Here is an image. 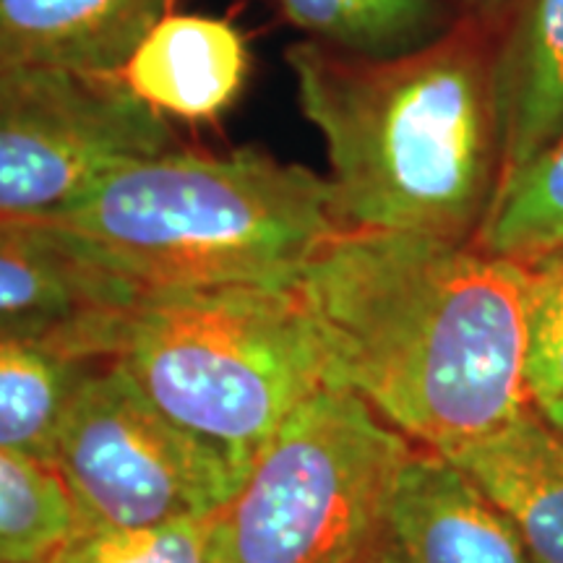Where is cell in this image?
<instances>
[{
	"label": "cell",
	"mask_w": 563,
	"mask_h": 563,
	"mask_svg": "<svg viewBox=\"0 0 563 563\" xmlns=\"http://www.w3.org/2000/svg\"><path fill=\"white\" fill-rule=\"evenodd\" d=\"M532 269L475 243L342 232L295 282L332 384L418 449L452 454L532 405Z\"/></svg>",
	"instance_id": "cell-1"
},
{
	"label": "cell",
	"mask_w": 563,
	"mask_h": 563,
	"mask_svg": "<svg viewBox=\"0 0 563 563\" xmlns=\"http://www.w3.org/2000/svg\"><path fill=\"white\" fill-rule=\"evenodd\" d=\"M285 60L344 230L475 241L501 175L481 26L389 58L302 40Z\"/></svg>",
	"instance_id": "cell-2"
},
{
	"label": "cell",
	"mask_w": 563,
	"mask_h": 563,
	"mask_svg": "<svg viewBox=\"0 0 563 563\" xmlns=\"http://www.w3.org/2000/svg\"><path fill=\"white\" fill-rule=\"evenodd\" d=\"M51 222L141 292L295 285L347 232L327 178L253 146L131 157Z\"/></svg>",
	"instance_id": "cell-3"
},
{
	"label": "cell",
	"mask_w": 563,
	"mask_h": 563,
	"mask_svg": "<svg viewBox=\"0 0 563 563\" xmlns=\"http://www.w3.org/2000/svg\"><path fill=\"white\" fill-rule=\"evenodd\" d=\"M115 361L243 475L285 420L332 384L295 285L144 290L123 316Z\"/></svg>",
	"instance_id": "cell-4"
},
{
	"label": "cell",
	"mask_w": 563,
	"mask_h": 563,
	"mask_svg": "<svg viewBox=\"0 0 563 563\" xmlns=\"http://www.w3.org/2000/svg\"><path fill=\"white\" fill-rule=\"evenodd\" d=\"M415 449L355 391L323 386L209 517L211 563H373Z\"/></svg>",
	"instance_id": "cell-5"
},
{
	"label": "cell",
	"mask_w": 563,
	"mask_h": 563,
	"mask_svg": "<svg viewBox=\"0 0 563 563\" xmlns=\"http://www.w3.org/2000/svg\"><path fill=\"white\" fill-rule=\"evenodd\" d=\"M53 470L76 527L95 530L209 519L245 477L220 449L167 418L118 361L97 368L76 394Z\"/></svg>",
	"instance_id": "cell-6"
},
{
	"label": "cell",
	"mask_w": 563,
	"mask_h": 563,
	"mask_svg": "<svg viewBox=\"0 0 563 563\" xmlns=\"http://www.w3.org/2000/svg\"><path fill=\"white\" fill-rule=\"evenodd\" d=\"M173 141L118 76L0 68V214L51 222L112 167Z\"/></svg>",
	"instance_id": "cell-7"
},
{
	"label": "cell",
	"mask_w": 563,
	"mask_h": 563,
	"mask_svg": "<svg viewBox=\"0 0 563 563\" xmlns=\"http://www.w3.org/2000/svg\"><path fill=\"white\" fill-rule=\"evenodd\" d=\"M125 308L0 319V449L53 467L84 382L118 357Z\"/></svg>",
	"instance_id": "cell-8"
},
{
	"label": "cell",
	"mask_w": 563,
	"mask_h": 563,
	"mask_svg": "<svg viewBox=\"0 0 563 563\" xmlns=\"http://www.w3.org/2000/svg\"><path fill=\"white\" fill-rule=\"evenodd\" d=\"M373 563H532L509 519L446 456L415 449Z\"/></svg>",
	"instance_id": "cell-9"
},
{
	"label": "cell",
	"mask_w": 563,
	"mask_h": 563,
	"mask_svg": "<svg viewBox=\"0 0 563 563\" xmlns=\"http://www.w3.org/2000/svg\"><path fill=\"white\" fill-rule=\"evenodd\" d=\"M249 68V42L232 21L170 11L139 40L118 79L162 118L214 123L243 95Z\"/></svg>",
	"instance_id": "cell-10"
},
{
	"label": "cell",
	"mask_w": 563,
	"mask_h": 563,
	"mask_svg": "<svg viewBox=\"0 0 563 563\" xmlns=\"http://www.w3.org/2000/svg\"><path fill=\"white\" fill-rule=\"evenodd\" d=\"M441 456L509 519L532 563H563V435L538 407Z\"/></svg>",
	"instance_id": "cell-11"
},
{
	"label": "cell",
	"mask_w": 563,
	"mask_h": 563,
	"mask_svg": "<svg viewBox=\"0 0 563 563\" xmlns=\"http://www.w3.org/2000/svg\"><path fill=\"white\" fill-rule=\"evenodd\" d=\"M490 97L501 183L563 131V0H522L490 51Z\"/></svg>",
	"instance_id": "cell-12"
},
{
	"label": "cell",
	"mask_w": 563,
	"mask_h": 563,
	"mask_svg": "<svg viewBox=\"0 0 563 563\" xmlns=\"http://www.w3.org/2000/svg\"><path fill=\"white\" fill-rule=\"evenodd\" d=\"M175 0H0V68L118 76Z\"/></svg>",
	"instance_id": "cell-13"
},
{
	"label": "cell",
	"mask_w": 563,
	"mask_h": 563,
	"mask_svg": "<svg viewBox=\"0 0 563 563\" xmlns=\"http://www.w3.org/2000/svg\"><path fill=\"white\" fill-rule=\"evenodd\" d=\"M139 295L58 224L0 214V319L125 308Z\"/></svg>",
	"instance_id": "cell-14"
},
{
	"label": "cell",
	"mask_w": 563,
	"mask_h": 563,
	"mask_svg": "<svg viewBox=\"0 0 563 563\" xmlns=\"http://www.w3.org/2000/svg\"><path fill=\"white\" fill-rule=\"evenodd\" d=\"M279 9L316 42L336 51L389 58L449 32L441 0H277Z\"/></svg>",
	"instance_id": "cell-15"
},
{
	"label": "cell",
	"mask_w": 563,
	"mask_h": 563,
	"mask_svg": "<svg viewBox=\"0 0 563 563\" xmlns=\"http://www.w3.org/2000/svg\"><path fill=\"white\" fill-rule=\"evenodd\" d=\"M477 249L496 256L530 258L563 245V131L530 165L498 183L477 230Z\"/></svg>",
	"instance_id": "cell-16"
},
{
	"label": "cell",
	"mask_w": 563,
	"mask_h": 563,
	"mask_svg": "<svg viewBox=\"0 0 563 563\" xmlns=\"http://www.w3.org/2000/svg\"><path fill=\"white\" fill-rule=\"evenodd\" d=\"M74 527V506L51 464L0 449V563H51Z\"/></svg>",
	"instance_id": "cell-17"
},
{
	"label": "cell",
	"mask_w": 563,
	"mask_h": 563,
	"mask_svg": "<svg viewBox=\"0 0 563 563\" xmlns=\"http://www.w3.org/2000/svg\"><path fill=\"white\" fill-rule=\"evenodd\" d=\"M51 563H211L209 519L139 530L74 527Z\"/></svg>",
	"instance_id": "cell-18"
},
{
	"label": "cell",
	"mask_w": 563,
	"mask_h": 563,
	"mask_svg": "<svg viewBox=\"0 0 563 563\" xmlns=\"http://www.w3.org/2000/svg\"><path fill=\"white\" fill-rule=\"evenodd\" d=\"M527 264L532 282L525 323V386L540 410L563 399V249Z\"/></svg>",
	"instance_id": "cell-19"
},
{
	"label": "cell",
	"mask_w": 563,
	"mask_h": 563,
	"mask_svg": "<svg viewBox=\"0 0 563 563\" xmlns=\"http://www.w3.org/2000/svg\"><path fill=\"white\" fill-rule=\"evenodd\" d=\"M540 415H543V418L551 422L555 431L563 435V399H559V402H551V405L540 407Z\"/></svg>",
	"instance_id": "cell-20"
},
{
	"label": "cell",
	"mask_w": 563,
	"mask_h": 563,
	"mask_svg": "<svg viewBox=\"0 0 563 563\" xmlns=\"http://www.w3.org/2000/svg\"><path fill=\"white\" fill-rule=\"evenodd\" d=\"M462 3L477 13H490V11L501 9L506 0H462Z\"/></svg>",
	"instance_id": "cell-21"
},
{
	"label": "cell",
	"mask_w": 563,
	"mask_h": 563,
	"mask_svg": "<svg viewBox=\"0 0 563 563\" xmlns=\"http://www.w3.org/2000/svg\"><path fill=\"white\" fill-rule=\"evenodd\" d=\"M561 249H563V245H561Z\"/></svg>",
	"instance_id": "cell-22"
}]
</instances>
